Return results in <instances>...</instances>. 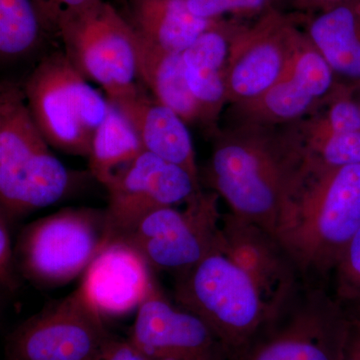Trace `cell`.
Instances as JSON below:
<instances>
[{
	"instance_id": "cell-5",
	"label": "cell",
	"mask_w": 360,
	"mask_h": 360,
	"mask_svg": "<svg viewBox=\"0 0 360 360\" xmlns=\"http://www.w3.org/2000/svg\"><path fill=\"white\" fill-rule=\"evenodd\" d=\"M348 328L328 283L303 281L234 360H341Z\"/></svg>"
},
{
	"instance_id": "cell-26",
	"label": "cell",
	"mask_w": 360,
	"mask_h": 360,
	"mask_svg": "<svg viewBox=\"0 0 360 360\" xmlns=\"http://www.w3.org/2000/svg\"><path fill=\"white\" fill-rule=\"evenodd\" d=\"M333 278V295L340 302H348L360 296V229L349 241L338 260Z\"/></svg>"
},
{
	"instance_id": "cell-28",
	"label": "cell",
	"mask_w": 360,
	"mask_h": 360,
	"mask_svg": "<svg viewBox=\"0 0 360 360\" xmlns=\"http://www.w3.org/2000/svg\"><path fill=\"white\" fill-rule=\"evenodd\" d=\"M49 25L53 26V21L58 13L70 9L84 8L96 4L99 0H35Z\"/></svg>"
},
{
	"instance_id": "cell-18",
	"label": "cell",
	"mask_w": 360,
	"mask_h": 360,
	"mask_svg": "<svg viewBox=\"0 0 360 360\" xmlns=\"http://www.w3.org/2000/svg\"><path fill=\"white\" fill-rule=\"evenodd\" d=\"M241 20H220L182 52L187 84L200 110V124L210 134L219 131V120L227 99L226 75L232 35Z\"/></svg>"
},
{
	"instance_id": "cell-33",
	"label": "cell",
	"mask_w": 360,
	"mask_h": 360,
	"mask_svg": "<svg viewBox=\"0 0 360 360\" xmlns=\"http://www.w3.org/2000/svg\"><path fill=\"white\" fill-rule=\"evenodd\" d=\"M359 86L360 87V84L359 85ZM359 106H360V94H359Z\"/></svg>"
},
{
	"instance_id": "cell-1",
	"label": "cell",
	"mask_w": 360,
	"mask_h": 360,
	"mask_svg": "<svg viewBox=\"0 0 360 360\" xmlns=\"http://www.w3.org/2000/svg\"><path fill=\"white\" fill-rule=\"evenodd\" d=\"M302 162L283 130L236 123L213 134L212 155L200 181L224 198L234 215L276 238Z\"/></svg>"
},
{
	"instance_id": "cell-2",
	"label": "cell",
	"mask_w": 360,
	"mask_h": 360,
	"mask_svg": "<svg viewBox=\"0 0 360 360\" xmlns=\"http://www.w3.org/2000/svg\"><path fill=\"white\" fill-rule=\"evenodd\" d=\"M359 229L360 165L328 168L302 160L276 238L303 279L328 283Z\"/></svg>"
},
{
	"instance_id": "cell-29",
	"label": "cell",
	"mask_w": 360,
	"mask_h": 360,
	"mask_svg": "<svg viewBox=\"0 0 360 360\" xmlns=\"http://www.w3.org/2000/svg\"><path fill=\"white\" fill-rule=\"evenodd\" d=\"M103 360H150L129 342L113 340L106 349Z\"/></svg>"
},
{
	"instance_id": "cell-9",
	"label": "cell",
	"mask_w": 360,
	"mask_h": 360,
	"mask_svg": "<svg viewBox=\"0 0 360 360\" xmlns=\"http://www.w3.org/2000/svg\"><path fill=\"white\" fill-rule=\"evenodd\" d=\"M219 198L202 189L182 210L168 206L150 213L120 241L139 251L151 269L179 276L222 250Z\"/></svg>"
},
{
	"instance_id": "cell-4",
	"label": "cell",
	"mask_w": 360,
	"mask_h": 360,
	"mask_svg": "<svg viewBox=\"0 0 360 360\" xmlns=\"http://www.w3.org/2000/svg\"><path fill=\"white\" fill-rule=\"evenodd\" d=\"M174 278L175 302L205 322L229 360L274 314L250 277L222 250Z\"/></svg>"
},
{
	"instance_id": "cell-22",
	"label": "cell",
	"mask_w": 360,
	"mask_h": 360,
	"mask_svg": "<svg viewBox=\"0 0 360 360\" xmlns=\"http://www.w3.org/2000/svg\"><path fill=\"white\" fill-rule=\"evenodd\" d=\"M286 127L284 134L310 165L328 168L360 165V131L326 129L310 115Z\"/></svg>"
},
{
	"instance_id": "cell-15",
	"label": "cell",
	"mask_w": 360,
	"mask_h": 360,
	"mask_svg": "<svg viewBox=\"0 0 360 360\" xmlns=\"http://www.w3.org/2000/svg\"><path fill=\"white\" fill-rule=\"evenodd\" d=\"M222 250L246 272L276 314L304 281L288 251L259 225L222 215Z\"/></svg>"
},
{
	"instance_id": "cell-8",
	"label": "cell",
	"mask_w": 360,
	"mask_h": 360,
	"mask_svg": "<svg viewBox=\"0 0 360 360\" xmlns=\"http://www.w3.org/2000/svg\"><path fill=\"white\" fill-rule=\"evenodd\" d=\"M53 30L70 63L86 79L101 85L108 99L137 84L134 28L108 2L60 11Z\"/></svg>"
},
{
	"instance_id": "cell-6",
	"label": "cell",
	"mask_w": 360,
	"mask_h": 360,
	"mask_svg": "<svg viewBox=\"0 0 360 360\" xmlns=\"http://www.w3.org/2000/svg\"><path fill=\"white\" fill-rule=\"evenodd\" d=\"M22 89L33 120L49 146L68 155L89 158L110 103L87 84L65 52L44 56Z\"/></svg>"
},
{
	"instance_id": "cell-19",
	"label": "cell",
	"mask_w": 360,
	"mask_h": 360,
	"mask_svg": "<svg viewBox=\"0 0 360 360\" xmlns=\"http://www.w3.org/2000/svg\"><path fill=\"white\" fill-rule=\"evenodd\" d=\"M297 20L336 78L359 85L360 0L315 9Z\"/></svg>"
},
{
	"instance_id": "cell-31",
	"label": "cell",
	"mask_w": 360,
	"mask_h": 360,
	"mask_svg": "<svg viewBox=\"0 0 360 360\" xmlns=\"http://www.w3.org/2000/svg\"><path fill=\"white\" fill-rule=\"evenodd\" d=\"M345 307L349 321L360 330V296L348 302H340Z\"/></svg>"
},
{
	"instance_id": "cell-25",
	"label": "cell",
	"mask_w": 360,
	"mask_h": 360,
	"mask_svg": "<svg viewBox=\"0 0 360 360\" xmlns=\"http://www.w3.org/2000/svg\"><path fill=\"white\" fill-rule=\"evenodd\" d=\"M285 0H186L191 13L206 20H255Z\"/></svg>"
},
{
	"instance_id": "cell-21",
	"label": "cell",
	"mask_w": 360,
	"mask_h": 360,
	"mask_svg": "<svg viewBox=\"0 0 360 360\" xmlns=\"http://www.w3.org/2000/svg\"><path fill=\"white\" fill-rule=\"evenodd\" d=\"M135 51L141 84L155 101L172 108L187 124H200V110L187 84L182 53L160 49L136 32Z\"/></svg>"
},
{
	"instance_id": "cell-16",
	"label": "cell",
	"mask_w": 360,
	"mask_h": 360,
	"mask_svg": "<svg viewBox=\"0 0 360 360\" xmlns=\"http://www.w3.org/2000/svg\"><path fill=\"white\" fill-rule=\"evenodd\" d=\"M151 270L139 251L115 241L94 258L79 288L101 314H127L148 297L155 283Z\"/></svg>"
},
{
	"instance_id": "cell-17",
	"label": "cell",
	"mask_w": 360,
	"mask_h": 360,
	"mask_svg": "<svg viewBox=\"0 0 360 360\" xmlns=\"http://www.w3.org/2000/svg\"><path fill=\"white\" fill-rule=\"evenodd\" d=\"M108 101L129 120L146 151L184 168L201 184L191 132L175 111L139 84Z\"/></svg>"
},
{
	"instance_id": "cell-3",
	"label": "cell",
	"mask_w": 360,
	"mask_h": 360,
	"mask_svg": "<svg viewBox=\"0 0 360 360\" xmlns=\"http://www.w3.org/2000/svg\"><path fill=\"white\" fill-rule=\"evenodd\" d=\"M22 87L0 89V217L9 222L58 202L71 186L70 170L49 149Z\"/></svg>"
},
{
	"instance_id": "cell-27",
	"label": "cell",
	"mask_w": 360,
	"mask_h": 360,
	"mask_svg": "<svg viewBox=\"0 0 360 360\" xmlns=\"http://www.w3.org/2000/svg\"><path fill=\"white\" fill-rule=\"evenodd\" d=\"M9 224L4 217H0V281L4 288L14 291L18 290L20 283Z\"/></svg>"
},
{
	"instance_id": "cell-12",
	"label": "cell",
	"mask_w": 360,
	"mask_h": 360,
	"mask_svg": "<svg viewBox=\"0 0 360 360\" xmlns=\"http://www.w3.org/2000/svg\"><path fill=\"white\" fill-rule=\"evenodd\" d=\"M105 188L108 245L127 238L150 213L186 203L202 191L186 169L146 150L116 172Z\"/></svg>"
},
{
	"instance_id": "cell-7",
	"label": "cell",
	"mask_w": 360,
	"mask_h": 360,
	"mask_svg": "<svg viewBox=\"0 0 360 360\" xmlns=\"http://www.w3.org/2000/svg\"><path fill=\"white\" fill-rule=\"evenodd\" d=\"M106 246L104 210L65 208L22 229L14 246L16 269L34 285H65Z\"/></svg>"
},
{
	"instance_id": "cell-23",
	"label": "cell",
	"mask_w": 360,
	"mask_h": 360,
	"mask_svg": "<svg viewBox=\"0 0 360 360\" xmlns=\"http://www.w3.org/2000/svg\"><path fill=\"white\" fill-rule=\"evenodd\" d=\"M143 151L146 149L129 120L110 103L105 118L92 139L89 156L92 176L105 186L116 172L136 160Z\"/></svg>"
},
{
	"instance_id": "cell-11",
	"label": "cell",
	"mask_w": 360,
	"mask_h": 360,
	"mask_svg": "<svg viewBox=\"0 0 360 360\" xmlns=\"http://www.w3.org/2000/svg\"><path fill=\"white\" fill-rule=\"evenodd\" d=\"M300 34L297 16L281 8L239 23L227 65L229 104L253 101L276 84L288 70Z\"/></svg>"
},
{
	"instance_id": "cell-13",
	"label": "cell",
	"mask_w": 360,
	"mask_h": 360,
	"mask_svg": "<svg viewBox=\"0 0 360 360\" xmlns=\"http://www.w3.org/2000/svg\"><path fill=\"white\" fill-rule=\"evenodd\" d=\"M335 72L302 28L295 56L283 77L262 96L231 105L236 123L276 127L316 110L338 86Z\"/></svg>"
},
{
	"instance_id": "cell-10",
	"label": "cell",
	"mask_w": 360,
	"mask_h": 360,
	"mask_svg": "<svg viewBox=\"0 0 360 360\" xmlns=\"http://www.w3.org/2000/svg\"><path fill=\"white\" fill-rule=\"evenodd\" d=\"M113 338L82 288L51 303L9 336L7 360H103Z\"/></svg>"
},
{
	"instance_id": "cell-32",
	"label": "cell",
	"mask_w": 360,
	"mask_h": 360,
	"mask_svg": "<svg viewBox=\"0 0 360 360\" xmlns=\"http://www.w3.org/2000/svg\"><path fill=\"white\" fill-rule=\"evenodd\" d=\"M293 1L300 7H305L311 11L322 8V7L335 6V4L347 1V0H293Z\"/></svg>"
},
{
	"instance_id": "cell-14",
	"label": "cell",
	"mask_w": 360,
	"mask_h": 360,
	"mask_svg": "<svg viewBox=\"0 0 360 360\" xmlns=\"http://www.w3.org/2000/svg\"><path fill=\"white\" fill-rule=\"evenodd\" d=\"M130 342L150 360H229L210 328L153 283L137 309Z\"/></svg>"
},
{
	"instance_id": "cell-30",
	"label": "cell",
	"mask_w": 360,
	"mask_h": 360,
	"mask_svg": "<svg viewBox=\"0 0 360 360\" xmlns=\"http://www.w3.org/2000/svg\"><path fill=\"white\" fill-rule=\"evenodd\" d=\"M341 360H360V330L350 321Z\"/></svg>"
},
{
	"instance_id": "cell-20",
	"label": "cell",
	"mask_w": 360,
	"mask_h": 360,
	"mask_svg": "<svg viewBox=\"0 0 360 360\" xmlns=\"http://www.w3.org/2000/svg\"><path fill=\"white\" fill-rule=\"evenodd\" d=\"M125 16L146 41L170 52L182 53L219 20H206L191 13L186 0H127Z\"/></svg>"
},
{
	"instance_id": "cell-24",
	"label": "cell",
	"mask_w": 360,
	"mask_h": 360,
	"mask_svg": "<svg viewBox=\"0 0 360 360\" xmlns=\"http://www.w3.org/2000/svg\"><path fill=\"white\" fill-rule=\"evenodd\" d=\"M51 30L35 0H0V58L20 60L34 53Z\"/></svg>"
}]
</instances>
